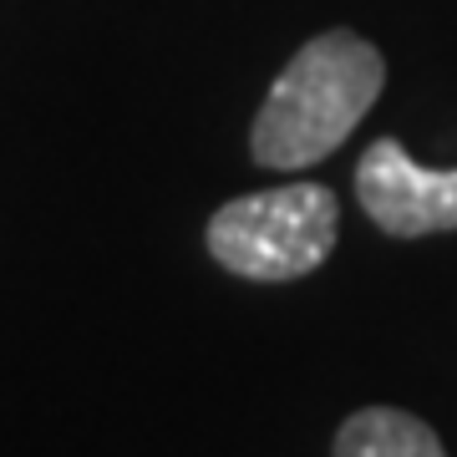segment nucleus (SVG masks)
<instances>
[{"mask_svg": "<svg viewBox=\"0 0 457 457\" xmlns=\"http://www.w3.org/2000/svg\"><path fill=\"white\" fill-rule=\"evenodd\" d=\"M386 87L381 51L356 31H320L295 51L275 77L254 128L249 153L260 168L300 173L330 158L356 132Z\"/></svg>", "mask_w": 457, "mask_h": 457, "instance_id": "nucleus-1", "label": "nucleus"}, {"mask_svg": "<svg viewBox=\"0 0 457 457\" xmlns=\"http://www.w3.org/2000/svg\"><path fill=\"white\" fill-rule=\"evenodd\" d=\"M341 234V204L326 183H285L213 209L204 245L228 275L285 285L320 270Z\"/></svg>", "mask_w": 457, "mask_h": 457, "instance_id": "nucleus-2", "label": "nucleus"}, {"mask_svg": "<svg viewBox=\"0 0 457 457\" xmlns=\"http://www.w3.org/2000/svg\"><path fill=\"white\" fill-rule=\"evenodd\" d=\"M356 198L392 239L457 228V168H422L396 137H376L356 163Z\"/></svg>", "mask_w": 457, "mask_h": 457, "instance_id": "nucleus-3", "label": "nucleus"}, {"mask_svg": "<svg viewBox=\"0 0 457 457\" xmlns=\"http://www.w3.org/2000/svg\"><path fill=\"white\" fill-rule=\"evenodd\" d=\"M336 457H447L442 437L402 407H361L336 432Z\"/></svg>", "mask_w": 457, "mask_h": 457, "instance_id": "nucleus-4", "label": "nucleus"}]
</instances>
